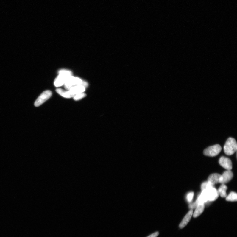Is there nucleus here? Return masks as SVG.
I'll use <instances>...</instances> for the list:
<instances>
[{
  "instance_id": "1",
  "label": "nucleus",
  "mask_w": 237,
  "mask_h": 237,
  "mask_svg": "<svg viewBox=\"0 0 237 237\" xmlns=\"http://www.w3.org/2000/svg\"><path fill=\"white\" fill-rule=\"evenodd\" d=\"M59 75L56 78L54 82V85L57 87L64 85L68 79L72 75L71 71L66 70H61L59 71Z\"/></svg>"
},
{
  "instance_id": "2",
  "label": "nucleus",
  "mask_w": 237,
  "mask_h": 237,
  "mask_svg": "<svg viewBox=\"0 0 237 237\" xmlns=\"http://www.w3.org/2000/svg\"><path fill=\"white\" fill-rule=\"evenodd\" d=\"M64 85L65 88L69 90L71 87L78 85H82L86 88L88 87V84L79 77L71 76L68 79Z\"/></svg>"
},
{
  "instance_id": "3",
  "label": "nucleus",
  "mask_w": 237,
  "mask_h": 237,
  "mask_svg": "<svg viewBox=\"0 0 237 237\" xmlns=\"http://www.w3.org/2000/svg\"><path fill=\"white\" fill-rule=\"evenodd\" d=\"M237 148V144L236 140L230 138L227 139L224 146V152L228 155H232L236 152Z\"/></svg>"
},
{
  "instance_id": "4",
  "label": "nucleus",
  "mask_w": 237,
  "mask_h": 237,
  "mask_svg": "<svg viewBox=\"0 0 237 237\" xmlns=\"http://www.w3.org/2000/svg\"><path fill=\"white\" fill-rule=\"evenodd\" d=\"M202 192L204 193L208 201H214L219 197L217 190L214 187L204 190Z\"/></svg>"
},
{
  "instance_id": "5",
  "label": "nucleus",
  "mask_w": 237,
  "mask_h": 237,
  "mask_svg": "<svg viewBox=\"0 0 237 237\" xmlns=\"http://www.w3.org/2000/svg\"><path fill=\"white\" fill-rule=\"evenodd\" d=\"M222 148L218 144L209 146L205 149L203 152L204 154L207 156L213 157L216 156L220 153Z\"/></svg>"
},
{
  "instance_id": "6",
  "label": "nucleus",
  "mask_w": 237,
  "mask_h": 237,
  "mask_svg": "<svg viewBox=\"0 0 237 237\" xmlns=\"http://www.w3.org/2000/svg\"><path fill=\"white\" fill-rule=\"evenodd\" d=\"M52 94V92L49 90H46L40 94L36 100L34 105L36 107H38L50 98Z\"/></svg>"
},
{
  "instance_id": "7",
  "label": "nucleus",
  "mask_w": 237,
  "mask_h": 237,
  "mask_svg": "<svg viewBox=\"0 0 237 237\" xmlns=\"http://www.w3.org/2000/svg\"><path fill=\"white\" fill-rule=\"evenodd\" d=\"M219 163L221 166L227 170H231L232 169V162L228 158L224 157H221Z\"/></svg>"
},
{
  "instance_id": "8",
  "label": "nucleus",
  "mask_w": 237,
  "mask_h": 237,
  "mask_svg": "<svg viewBox=\"0 0 237 237\" xmlns=\"http://www.w3.org/2000/svg\"><path fill=\"white\" fill-rule=\"evenodd\" d=\"M233 177V174L230 170H227L221 175L220 183L222 184L227 183L231 180Z\"/></svg>"
},
{
  "instance_id": "9",
  "label": "nucleus",
  "mask_w": 237,
  "mask_h": 237,
  "mask_svg": "<svg viewBox=\"0 0 237 237\" xmlns=\"http://www.w3.org/2000/svg\"><path fill=\"white\" fill-rule=\"evenodd\" d=\"M221 175L219 174L214 173L211 174L208 178V181L214 185L216 184L220 183L221 181Z\"/></svg>"
},
{
  "instance_id": "10",
  "label": "nucleus",
  "mask_w": 237,
  "mask_h": 237,
  "mask_svg": "<svg viewBox=\"0 0 237 237\" xmlns=\"http://www.w3.org/2000/svg\"><path fill=\"white\" fill-rule=\"evenodd\" d=\"M193 214L192 210H190L183 218L182 222L180 224L179 227L180 229H183L187 225L191 220Z\"/></svg>"
},
{
  "instance_id": "11",
  "label": "nucleus",
  "mask_w": 237,
  "mask_h": 237,
  "mask_svg": "<svg viewBox=\"0 0 237 237\" xmlns=\"http://www.w3.org/2000/svg\"><path fill=\"white\" fill-rule=\"evenodd\" d=\"M85 87L82 85L75 86L71 87L69 90V91L74 95L82 93L85 92Z\"/></svg>"
},
{
  "instance_id": "12",
  "label": "nucleus",
  "mask_w": 237,
  "mask_h": 237,
  "mask_svg": "<svg viewBox=\"0 0 237 237\" xmlns=\"http://www.w3.org/2000/svg\"><path fill=\"white\" fill-rule=\"evenodd\" d=\"M56 92L65 98H70L73 97L75 95L71 93L69 91H66V90H64L61 88L56 89Z\"/></svg>"
},
{
  "instance_id": "13",
  "label": "nucleus",
  "mask_w": 237,
  "mask_h": 237,
  "mask_svg": "<svg viewBox=\"0 0 237 237\" xmlns=\"http://www.w3.org/2000/svg\"><path fill=\"white\" fill-rule=\"evenodd\" d=\"M205 208L204 204H199L196 208L195 211L193 214V217L196 218L199 216L204 211Z\"/></svg>"
},
{
  "instance_id": "14",
  "label": "nucleus",
  "mask_w": 237,
  "mask_h": 237,
  "mask_svg": "<svg viewBox=\"0 0 237 237\" xmlns=\"http://www.w3.org/2000/svg\"><path fill=\"white\" fill-rule=\"evenodd\" d=\"M227 189V187L224 184H222L219 187L218 190V194L221 197L225 198L227 197L226 191Z\"/></svg>"
},
{
  "instance_id": "15",
  "label": "nucleus",
  "mask_w": 237,
  "mask_h": 237,
  "mask_svg": "<svg viewBox=\"0 0 237 237\" xmlns=\"http://www.w3.org/2000/svg\"><path fill=\"white\" fill-rule=\"evenodd\" d=\"M226 200L227 201L236 202L237 200V194L235 192H231L229 195L226 197Z\"/></svg>"
},
{
  "instance_id": "16",
  "label": "nucleus",
  "mask_w": 237,
  "mask_h": 237,
  "mask_svg": "<svg viewBox=\"0 0 237 237\" xmlns=\"http://www.w3.org/2000/svg\"><path fill=\"white\" fill-rule=\"evenodd\" d=\"M212 187H214V186L209 182H205L202 184L201 186V189L202 191H203L204 190L212 188Z\"/></svg>"
},
{
  "instance_id": "17",
  "label": "nucleus",
  "mask_w": 237,
  "mask_h": 237,
  "mask_svg": "<svg viewBox=\"0 0 237 237\" xmlns=\"http://www.w3.org/2000/svg\"><path fill=\"white\" fill-rule=\"evenodd\" d=\"M86 96V94L85 93H82L75 95L73 98L74 100L78 101L85 97Z\"/></svg>"
},
{
  "instance_id": "18",
  "label": "nucleus",
  "mask_w": 237,
  "mask_h": 237,
  "mask_svg": "<svg viewBox=\"0 0 237 237\" xmlns=\"http://www.w3.org/2000/svg\"><path fill=\"white\" fill-rule=\"evenodd\" d=\"M194 195V193L192 192L188 193L187 195V199L189 203H191L192 202Z\"/></svg>"
},
{
  "instance_id": "19",
  "label": "nucleus",
  "mask_w": 237,
  "mask_h": 237,
  "mask_svg": "<svg viewBox=\"0 0 237 237\" xmlns=\"http://www.w3.org/2000/svg\"><path fill=\"white\" fill-rule=\"evenodd\" d=\"M159 234V233L158 232H155L149 236L147 237H157Z\"/></svg>"
}]
</instances>
